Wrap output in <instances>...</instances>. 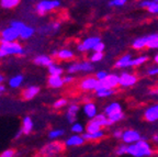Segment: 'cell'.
<instances>
[{"mask_svg": "<svg viewBox=\"0 0 158 157\" xmlns=\"http://www.w3.org/2000/svg\"><path fill=\"white\" fill-rule=\"evenodd\" d=\"M153 140L155 141V142H158V135H154V136H153Z\"/></svg>", "mask_w": 158, "mask_h": 157, "instance_id": "obj_53", "label": "cell"}, {"mask_svg": "<svg viewBox=\"0 0 158 157\" xmlns=\"http://www.w3.org/2000/svg\"><path fill=\"white\" fill-rule=\"evenodd\" d=\"M65 131L62 130V129H57V130H52L51 132H49L48 134V138H51V140H56V138H60L62 135H64Z\"/></svg>", "mask_w": 158, "mask_h": 157, "instance_id": "obj_34", "label": "cell"}, {"mask_svg": "<svg viewBox=\"0 0 158 157\" xmlns=\"http://www.w3.org/2000/svg\"><path fill=\"white\" fill-rule=\"evenodd\" d=\"M142 138L139 132L135 130H126L123 132L122 135V141H123L125 144H133L136 143L137 141H139Z\"/></svg>", "mask_w": 158, "mask_h": 157, "instance_id": "obj_10", "label": "cell"}, {"mask_svg": "<svg viewBox=\"0 0 158 157\" xmlns=\"http://www.w3.org/2000/svg\"><path fill=\"white\" fill-rule=\"evenodd\" d=\"M22 134H23L22 130H20V132H19V133H18V134H17V135H15V138H20V136H21V135H22Z\"/></svg>", "mask_w": 158, "mask_h": 157, "instance_id": "obj_50", "label": "cell"}, {"mask_svg": "<svg viewBox=\"0 0 158 157\" xmlns=\"http://www.w3.org/2000/svg\"><path fill=\"white\" fill-rule=\"evenodd\" d=\"M5 90H6V87L3 86L2 83H0V93H2V92H5Z\"/></svg>", "mask_w": 158, "mask_h": 157, "instance_id": "obj_49", "label": "cell"}, {"mask_svg": "<svg viewBox=\"0 0 158 157\" xmlns=\"http://www.w3.org/2000/svg\"><path fill=\"white\" fill-rule=\"evenodd\" d=\"M85 138L82 135L80 134H75V135H72V136H69L68 138L66 140L65 144L66 146L68 147H75V146H80L85 143Z\"/></svg>", "mask_w": 158, "mask_h": 157, "instance_id": "obj_13", "label": "cell"}, {"mask_svg": "<svg viewBox=\"0 0 158 157\" xmlns=\"http://www.w3.org/2000/svg\"><path fill=\"white\" fill-rule=\"evenodd\" d=\"M48 73L49 75H60L62 76L64 70L60 66H57L56 64H52L51 66H48Z\"/></svg>", "mask_w": 158, "mask_h": 157, "instance_id": "obj_32", "label": "cell"}, {"mask_svg": "<svg viewBox=\"0 0 158 157\" xmlns=\"http://www.w3.org/2000/svg\"><path fill=\"white\" fill-rule=\"evenodd\" d=\"M108 73L106 71H104V70H100V71H98L96 74V78L98 79V80H103L104 78H106V76H108Z\"/></svg>", "mask_w": 158, "mask_h": 157, "instance_id": "obj_43", "label": "cell"}, {"mask_svg": "<svg viewBox=\"0 0 158 157\" xmlns=\"http://www.w3.org/2000/svg\"><path fill=\"white\" fill-rule=\"evenodd\" d=\"M118 111H122V107L121 104L118 102H112L110 103L108 107L106 108L104 110V113H106V116H110L112 113H115V112H118Z\"/></svg>", "mask_w": 158, "mask_h": 157, "instance_id": "obj_23", "label": "cell"}, {"mask_svg": "<svg viewBox=\"0 0 158 157\" xmlns=\"http://www.w3.org/2000/svg\"><path fill=\"white\" fill-rule=\"evenodd\" d=\"M3 81H5V77H3V75L0 74V83H2Z\"/></svg>", "mask_w": 158, "mask_h": 157, "instance_id": "obj_51", "label": "cell"}, {"mask_svg": "<svg viewBox=\"0 0 158 157\" xmlns=\"http://www.w3.org/2000/svg\"><path fill=\"white\" fill-rule=\"evenodd\" d=\"M21 130H22L23 134L27 135L30 134V133L32 132L33 130V121L32 119L30 118V117H24L22 120V128H21Z\"/></svg>", "mask_w": 158, "mask_h": 157, "instance_id": "obj_21", "label": "cell"}, {"mask_svg": "<svg viewBox=\"0 0 158 157\" xmlns=\"http://www.w3.org/2000/svg\"><path fill=\"white\" fill-rule=\"evenodd\" d=\"M34 64L39 65V66H51L52 64H54V61L49 56H46V55H39L34 58Z\"/></svg>", "mask_w": 158, "mask_h": 157, "instance_id": "obj_18", "label": "cell"}, {"mask_svg": "<svg viewBox=\"0 0 158 157\" xmlns=\"http://www.w3.org/2000/svg\"><path fill=\"white\" fill-rule=\"evenodd\" d=\"M21 0H0V6L5 9H12L17 7Z\"/></svg>", "mask_w": 158, "mask_h": 157, "instance_id": "obj_29", "label": "cell"}, {"mask_svg": "<svg viewBox=\"0 0 158 157\" xmlns=\"http://www.w3.org/2000/svg\"><path fill=\"white\" fill-rule=\"evenodd\" d=\"M51 27H52L53 31H57V30L60 28V23H59V22H53L52 24H51Z\"/></svg>", "mask_w": 158, "mask_h": 157, "instance_id": "obj_46", "label": "cell"}, {"mask_svg": "<svg viewBox=\"0 0 158 157\" xmlns=\"http://www.w3.org/2000/svg\"><path fill=\"white\" fill-rule=\"evenodd\" d=\"M70 130H72V132L76 133V134H81V133L84 132V126H82L81 123L75 122V123H73Z\"/></svg>", "mask_w": 158, "mask_h": 157, "instance_id": "obj_36", "label": "cell"}, {"mask_svg": "<svg viewBox=\"0 0 158 157\" xmlns=\"http://www.w3.org/2000/svg\"><path fill=\"white\" fill-rule=\"evenodd\" d=\"M114 138H122V135H123V132L122 131H115V132L113 133Z\"/></svg>", "mask_w": 158, "mask_h": 157, "instance_id": "obj_48", "label": "cell"}, {"mask_svg": "<svg viewBox=\"0 0 158 157\" xmlns=\"http://www.w3.org/2000/svg\"><path fill=\"white\" fill-rule=\"evenodd\" d=\"M79 111V107L78 104H70L68 107V110H67V121L69 123H75L76 122V118H77V113Z\"/></svg>", "mask_w": 158, "mask_h": 157, "instance_id": "obj_19", "label": "cell"}, {"mask_svg": "<svg viewBox=\"0 0 158 157\" xmlns=\"http://www.w3.org/2000/svg\"><path fill=\"white\" fill-rule=\"evenodd\" d=\"M17 155V153L15 152L13 150H6V151H3L1 154H0V156L1 157H13V156H15Z\"/></svg>", "mask_w": 158, "mask_h": 157, "instance_id": "obj_40", "label": "cell"}, {"mask_svg": "<svg viewBox=\"0 0 158 157\" xmlns=\"http://www.w3.org/2000/svg\"><path fill=\"white\" fill-rule=\"evenodd\" d=\"M67 104V100L65 98H60V99H58L57 101H55L54 102V108L55 109H59V108H63V107H65Z\"/></svg>", "mask_w": 158, "mask_h": 157, "instance_id": "obj_38", "label": "cell"}, {"mask_svg": "<svg viewBox=\"0 0 158 157\" xmlns=\"http://www.w3.org/2000/svg\"><path fill=\"white\" fill-rule=\"evenodd\" d=\"M146 39H147L146 47H148V49H158V33L157 34L147 35Z\"/></svg>", "mask_w": 158, "mask_h": 157, "instance_id": "obj_25", "label": "cell"}, {"mask_svg": "<svg viewBox=\"0 0 158 157\" xmlns=\"http://www.w3.org/2000/svg\"><path fill=\"white\" fill-rule=\"evenodd\" d=\"M146 45H147V39H146V36H143V37L136 39L135 41L133 42V45H132V46L135 49H143V47H146Z\"/></svg>", "mask_w": 158, "mask_h": 157, "instance_id": "obj_30", "label": "cell"}, {"mask_svg": "<svg viewBox=\"0 0 158 157\" xmlns=\"http://www.w3.org/2000/svg\"><path fill=\"white\" fill-rule=\"evenodd\" d=\"M104 133L102 132L101 130L98 131V132H94V133H89V132H86L82 134L84 138L86 141H94V140H99V138H101L103 136Z\"/></svg>", "mask_w": 158, "mask_h": 157, "instance_id": "obj_26", "label": "cell"}, {"mask_svg": "<svg viewBox=\"0 0 158 157\" xmlns=\"http://www.w3.org/2000/svg\"><path fill=\"white\" fill-rule=\"evenodd\" d=\"M116 154L118 155L127 154V146H126V145H121V146H118V150H116Z\"/></svg>", "mask_w": 158, "mask_h": 157, "instance_id": "obj_42", "label": "cell"}, {"mask_svg": "<svg viewBox=\"0 0 158 157\" xmlns=\"http://www.w3.org/2000/svg\"><path fill=\"white\" fill-rule=\"evenodd\" d=\"M3 56H5V54H3V52L0 49V57H3Z\"/></svg>", "mask_w": 158, "mask_h": 157, "instance_id": "obj_55", "label": "cell"}, {"mask_svg": "<svg viewBox=\"0 0 158 157\" xmlns=\"http://www.w3.org/2000/svg\"><path fill=\"white\" fill-rule=\"evenodd\" d=\"M148 59L147 56L143 55V56H139V57H136V58H133L127 63V67H133V66H139V65L144 64L146 63Z\"/></svg>", "mask_w": 158, "mask_h": 157, "instance_id": "obj_28", "label": "cell"}, {"mask_svg": "<svg viewBox=\"0 0 158 157\" xmlns=\"http://www.w3.org/2000/svg\"><path fill=\"white\" fill-rule=\"evenodd\" d=\"M136 81H137V77L132 74H128V73H123L120 76V85L123 87L134 86L136 83Z\"/></svg>", "mask_w": 158, "mask_h": 157, "instance_id": "obj_12", "label": "cell"}, {"mask_svg": "<svg viewBox=\"0 0 158 157\" xmlns=\"http://www.w3.org/2000/svg\"><path fill=\"white\" fill-rule=\"evenodd\" d=\"M155 1H158V0H155Z\"/></svg>", "mask_w": 158, "mask_h": 157, "instance_id": "obj_56", "label": "cell"}, {"mask_svg": "<svg viewBox=\"0 0 158 157\" xmlns=\"http://www.w3.org/2000/svg\"><path fill=\"white\" fill-rule=\"evenodd\" d=\"M40 92V87L37 86H29L22 91V98L24 100H32L34 97H36Z\"/></svg>", "mask_w": 158, "mask_h": 157, "instance_id": "obj_15", "label": "cell"}, {"mask_svg": "<svg viewBox=\"0 0 158 157\" xmlns=\"http://www.w3.org/2000/svg\"><path fill=\"white\" fill-rule=\"evenodd\" d=\"M144 116H145V119L148 122H155V121H157L158 120V104H154V106L146 109Z\"/></svg>", "mask_w": 158, "mask_h": 157, "instance_id": "obj_14", "label": "cell"}, {"mask_svg": "<svg viewBox=\"0 0 158 157\" xmlns=\"http://www.w3.org/2000/svg\"><path fill=\"white\" fill-rule=\"evenodd\" d=\"M118 85H120V76L115 74H109L103 80L98 81L96 91L102 90V89H112Z\"/></svg>", "mask_w": 158, "mask_h": 157, "instance_id": "obj_4", "label": "cell"}, {"mask_svg": "<svg viewBox=\"0 0 158 157\" xmlns=\"http://www.w3.org/2000/svg\"><path fill=\"white\" fill-rule=\"evenodd\" d=\"M147 9L151 13H158V1L154 0V2L152 3V6H149Z\"/></svg>", "mask_w": 158, "mask_h": 157, "instance_id": "obj_41", "label": "cell"}, {"mask_svg": "<svg viewBox=\"0 0 158 157\" xmlns=\"http://www.w3.org/2000/svg\"><path fill=\"white\" fill-rule=\"evenodd\" d=\"M109 119L112 121L113 123L115 122H118V121H121L122 119L124 118V114L122 111H118V112H115V113H112V114H110V116H108Z\"/></svg>", "mask_w": 158, "mask_h": 157, "instance_id": "obj_35", "label": "cell"}, {"mask_svg": "<svg viewBox=\"0 0 158 157\" xmlns=\"http://www.w3.org/2000/svg\"><path fill=\"white\" fill-rule=\"evenodd\" d=\"M100 130H101V125L98 124L97 122H94V121H92L91 119H90L88 125H87V132L94 133V132H98V131H100Z\"/></svg>", "mask_w": 158, "mask_h": 157, "instance_id": "obj_31", "label": "cell"}, {"mask_svg": "<svg viewBox=\"0 0 158 157\" xmlns=\"http://www.w3.org/2000/svg\"><path fill=\"white\" fill-rule=\"evenodd\" d=\"M132 59L131 54H126L124 56H122L121 58L118 59L115 63V67L116 68H126L127 67V63Z\"/></svg>", "mask_w": 158, "mask_h": 157, "instance_id": "obj_27", "label": "cell"}, {"mask_svg": "<svg viewBox=\"0 0 158 157\" xmlns=\"http://www.w3.org/2000/svg\"><path fill=\"white\" fill-rule=\"evenodd\" d=\"M20 37V34L17 30L13 27L10 25L9 28H6L5 30L1 31L0 33V42H12L17 41Z\"/></svg>", "mask_w": 158, "mask_h": 157, "instance_id": "obj_8", "label": "cell"}, {"mask_svg": "<svg viewBox=\"0 0 158 157\" xmlns=\"http://www.w3.org/2000/svg\"><path fill=\"white\" fill-rule=\"evenodd\" d=\"M127 154L132 155L135 157H144V156H151L153 154L151 145L148 144L145 140L141 138L136 143L128 144L127 146Z\"/></svg>", "mask_w": 158, "mask_h": 157, "instance_id": "obj_1", "label": "cell"}, {"mask_svg": "<svg viewBox=\"0 0 158 157\" xmlns=\"http://www.w3.org/2000/svg\"><path fill=\"white\" fill-rule=\"evenodd\" d=\"M23 80H24V78H23L22 75H15V76L11 77V78L9 79V87L13 89L19 88V87L22 85Z\"/></svg>", "mask_w": 158, "mask_h": 157, "instance_id": "obj_22", "label": "cell"}, {"mask_svg": "<svg viewBox=\"0 0 158 157\" xmlns=\"http://www.w3.org/2000/svg\"><path fill=\"white\" fill-rule=\"evenodd\" d=\"M11 27H13L20 34V39L27 40L32 36L35 33L34 28L30 27V25L25 24V23L21 22V21H12L11 22Z\"/></svg>", "mask_w": 158, "mask_h": 157, "instance_id": "obj_3", "label": "cell"}, {"mask_svg": "<svg viewBox=\"0 0 158 157\" xmlns=\"http://www.w3.org/2000/svg\"><path fill=\"white\" fill-rule=\"evenodd\" d=\"M102 59H103V53L102 52H94V54L91 55V57H90V61L92 63H98V62L102 61Z\"/></svg>", "mask_w": 158, "mask_h": 157, "instance_id": "obj_37", "label": "cell"}, {"mask_svg": "<svg viewBox=\"0 0 158 157\" xmlns=\"http://www.w3.org/2000/svg\"><path fill=\"white\" fill-rule=\"evenodd\" d=\"M126 3V0H111L109 2L110 7H122Z\"/></svg>", "mask_w": 158, "mask_h": 157, "instance_id": "obj_39", "label": "cell"}, {"mask_svg": "<svg viewBox=\"0 0 158 157\" xmlns=\"http://www.w3.org/2000/svg\"><path fill=\"white\" fill-rule=\"evenodd\" d=\"M92 121H94V122H97L98 124H100L101 126H110V125L113 124V122H112L110 119H109V117L104 116V114H97L94 118L91 119Z\"/></svg>", "mask_w": 158, "mask_h": 157, "instance_id": "obj_20", "label": "cell"}, {"mask_svg": "<svg viewBox=\"0 0 158 157\" xmlns=\"http://www.w3.org/2000/svg\"><path fill=\"white\" fill-rule=\"evenodd\" d=\"M57 57H58L59 59H63V61H68V59H72L73 57H74V53H73V51H70V49H63L58 51Z\"/></svg>", "mask_w": 158, "mask_h": 157, "instance_id": "obj_24", "label": "cell"}, {"mask_svg": "<svg viewBox=\"0 0 158 157\" xmlns=\"http://www.w3.org/2000/svg\"><path fill=\"white\" fill-rule=\"evenodd\" d=\"M63 79H64V83H72V81L74 80V77L70 76V75H68V76H65Z\"/></svg>", "mask_w": 158, "mask_h": 157, "instance_id": "obj_47", "label": "cell"}, {"mask_svg": "<svg viewBox=\"0 0 158 157\" xmlns=\"http://www.w3.org/2000/svg\"><path fill=\"white\" fill-rule=\"evenodd\" d=\"M94 65L92 62H80V63H75V64L69 65L67 67V71L69 74H75L78 71H84V73H90L94 70Z\"/></svg>", "mask_w": 158, "mask_h": 157, "instance_id": "obj_7", "label": "cell"}, {"mask_svg": "<svg viewBox=\"0 0 158 157\" xmlns=\"http://www.w3.org/2000/svg\"><path fill=\"white\" fill-rule=\"evenodd\" d=\"M47 83H48V86L51 88H55V89L62 88L63 85L65 83L64 79L60 77V75H49Z\"/></svg>", "mask_w": 158, "mask_h": 157, "instance_id": "obj_16", "label": "cell"}, {"mask_svg": "<svg viewBox=\"0 0 158 157\" xmlns=\"http://www.w3.org/2000/svg\"><path fill=\"white\" fill-rule=\"evenodd\" d=\"M101 41V39L99 36H90L87 37L86 40H84V42H81L80 44H78L77 49L79 52H87L89 49H94V47L97 45V43Z\"/></svg>", "mask_w": 158, "mask_h": 157, "instance_id": "obj_9", "label": "cell"}, {"mask_svg": "<svg viewBox=\"0 0 158 157\" xmlns=\"http://www.w3.org/2000/svg\"><path fill=\"white\" fill-rule=\"evenodd\" d=\"M0 49L7 55H24V49L19 42H0Z\"/></svg>", "mask_w": 158, "mask_h": 157, "instance_id": "obj_2", "label": "cell"}, {"mask_svg": "<svg viewBox=\"0 0 158 157\" xmlns=\"http://www.w3.org/2000/svg\"><path fill=\"white\" fill-rule=\"evenodd\" d=\"M96 93L99 98H108V97L113 95L114 90H112V89H102V90L96 91Z\"/></svg>", "mask_w": 158, "mask_h": 157, "instance_id": "obj_33", "label": "cell"}, {"mask_svg": "<svg viewBox=\"0 0 158 157\" xmlns=\"http://www.w3.org/2000/svg\"><path fill=\"white\" fill-rule=\"evenodd\" d=\"M98 79L96 77H87L80 83V89L84 91H91L96 90L98 85Z\"/></svg>", "mask_w": 158, "mask_h": 157, "instance_id": "obj_11", "label": "cell"}, {"mask_svg": "<svg viewBox=\"0 0 158 157\" xmlns=\"http://www.w3.org/2000/svg\"><path fill=\"white\" fill-rule=\"evenodd\" d=\"M63 152V145L59 142H51L48 144L44 145L41 151L40 154L44 155V156H56V155L60 154Z\"/></svg>", "mask_w": 158, "mask_h": 157, "instance_id": "obj_6", "label": "cell"}, {"mask_svg": "<svg viewBox=\"0 0 158 157\" xmlns=\"http://www.w3.org/2000/svg\"><path fill=\"white\" fill-rule=\"evenodd\" d=\"M60 6V2L58 0H42L35 7V11L40 15H44L46 12H49L52 10L56 9Z\"/></svg>", "mask_w": 158, "mask_h": 157, "instance_id": "obj_5", "label": "cell"}, {"mask_svg": "<svg viewBox=\"0 0 158 157\" xmlns=\"http://www.w3.org/2000/svg\"><path fill=\"white\" fill-rule=\"evenodd\" d=\"M154 61H155V63H157V64H158V54L156 55L155 57H154Z\"/></svg>", "mask_w": 158, "mask_h": 157, "instance_id": "obj_54", "label": "cell"}, {"mask_svg": "<svg viewBox=\"0 0 158 157\" xmlns=\"http://www.w3.org/2000/svg\"><path fill=\"white\" fill-rule=\"evenodd\" d=\"M57 53H58V51H56V49H54V51L52 52V55H53V56H57Z\"/></svg>", "mask_w": 158, "mask_h": 157, "instance_id": "obj_52", "label": "cell"}, {"mask_svg": "<svg viewBox=\"0 0 158 157\" xmlns=\"http://www.w3.org/2000/svg\"><path fill=\"white\" fill-rule=\"evenodd\" d=\"M153 2L154 1H149V0H143V1L139 3V6H141L142 8H148L149 6H152Z\"/></svg>", "mask_w": 158, "mask_h": 157, "instance_id": "obj_45", "label": "cell"}, {"mask_svg": "<svg viewBox=\"0 0 158 157\" xmlns=\"http://www.w3.org/2000/svg\"><path fill=\"white\" fill-rule=\"evenodd\" d=\"M104 47H106V46H104V44L102 43L101 41H100L99 43H97V45L94 47V52H103L104 51Z\"/></svg>", "mask_w": 158, "mask_h": 157, "instance_id": "obj_44", "label": "cell"}, {"mask_svg": "<svg viewBox=\"0 0 158 157\" xmlns=\"http://www.w3.org/2000/svg\"><path fill=\"white\" fill-rule=\"evenodd\" d=\"M84 113L85 116L89 119H92L98 114V111H97V107L94 102L91 101H88V102L85 103L84 106Z\"/></svg>", "mask_w": 158, "mask_h": 157, "instance_id": "obj_17", "label": "cell"}]
</instances>
